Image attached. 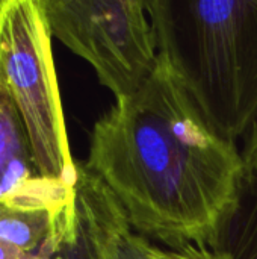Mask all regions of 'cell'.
Instances as JSON below:
<instances>
[{
  "instance_id": "obj_11",
  "label": "cell",
  "mask_w": 257,
  "mask_h": 259,
  "mask_svg": "<svg viewBox=\"0 0 257 259\" xmlns=\"http://www.w3.org/2000/svg\"><path fill=\"white\" fill-rule=\"evenodd\" d=\"M62 250V249H61ZM0 259H45V258H33V256H29L26 253H21V252H17L11 247H6L3 244H0ZM52 259H62L61 256V252L56 258Z\"/></svg>"
},
{
  "instance_id": "obj_9",
  "label": "cell",
  "mask_w": 257,
  "mask_h": 259,
  "mask_svg": "<svg viewBox=\"0 0 257 259\" xmlns=\"http://www.w3.org/2000/svg\"><path fill=\"white\" fill-rule=\"evenodd\" d=\"M153 256L155 259H224L208 247H195V246H189L180 250H171V249L155 246Z\"/></svg>"
},
{
  "instance_id": "obj_3",
  "label": "cell",
  "mask_w": 257,
  "mask_h": 259,
  "mask_svg": "<svg viewBox=\"0 0 257 259\" xmlns=\"http://www.w3.org/2000/svg\"><path fill=\"white\" fill-rule=\"evenodd\" d=\"M0 85L18 111L38 175L76 187L42 0H0Z\"/></svg>"
},
{
  "instance_id": "obj_7",
  "label": "cell",
  "mask_w": 257,
  "mask_h": 259,
  "mask_svg": "<svg viewBox=\"0 0 257 259\" xmlns=\"http://www.w3.org/2000/svg\"><path fill=\"white\" fill-rule=\"evenodd\" d=\"M208 249L224 259H257V173L244 171L236 199Z\"/></svg>"
},
{
  "instance_id": "obj_10",
  "label": "cell",
  "mask_w": 257,
  "mask_h": 259,
  "mask_svg": "<svg viewBox=\"0 0 257 259\" xmlns=\"http://www.w3.org/2000/svg\"><path fill=\"white\" fill-rule=\"evenodd\" d=\"M241 153H242L245 170L257 173V118L247 134L245 146Z\"/></svg>"
},
{
  "instance_id": "obj_2",
  "label": "cell",
  "mask_w": 257,
  "mask_h": 259,
  "mask_svg": "<svg viewBox=\"0 0 257 259\" xmlns=\"http://www.w3.org/2000/svg\"><path fill=\"white\" fill-rule=\"evenodd\" d=\"M159 53L227 140L257 118V0H147Z\"/></svg>"
},
{
  "instance_id": "obj_5",
  "label": "cell",
  "mask_w": 257,
  "mask_h": 259,
  "mask_svg": "<svg viewBox=\"0 0 257 259\" xmlns=\"http://www.w3.org/2000/svg\"><path fill=\"white\" fill-rule=\"evenodd\" d=\"M58 182L38 175L18 111L0 85V200H26Z\"/></svg>"
},
{
  "instance_id": "obj_6",
  "label": "cell",
  "mask_w": 257,
  "mask_h": 259,
  "mask_svg": "<svg viewBox=\"0 0 257 259\" xmlns=\"http://www.w3.org/2000/svg\"><path fill=\"white\" fill-rule=\"evenodd\" d=\"M76 190L88 200L97 219L105 259H155V244L130 226L114 194L82 164H77Z\"/></svg>"
},
{
  "instance_id": "obj_8",
  "label": "cell",
  "mask_w": 257,
  "mask_h": 259,
  "mask_svg": "<svg viewBox=\"0 0 257 259\" xmlns=\"http://www.w3.org/2000/svg\"><path fill=\"white\" fill-rule=\"evenodd\" d=\"M77 223L62 246V259H105L100 228L88 200L76 190Z\"/></svg>"
},
{
  "instance_id": "obj_4",
  "label": "cell",
  "mask_w": 257,
  "mask_h": 259,
  "mask_svg": "<svg viewBox=\"0 0 257 259\" xmlns=\"http://www.w3.org/2000/svg\"><path fill=\"white\" fill-rule=\"evenodd\" d=\"M52 36L85 59L123 100L155 73L159 50L147 0H42Z\"/></svg>"
},
{
  "instance_id": "obj_1",
  "label": "cell",
  "mask_w": 257,
  "mask_h": 259,
  "mask_svg": "<svg viewBox=\"0 0 257 259\" xmlns=\"http://www.w3.org/2000/svg\"><path fill=\"white\" fill-rule=\"evenodd\" d=\"M83 168L117 199L130 226L165 249L208 247L233 205L245 165L168 61L94 124Z\"/></svg>"
}]
</instances>
